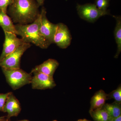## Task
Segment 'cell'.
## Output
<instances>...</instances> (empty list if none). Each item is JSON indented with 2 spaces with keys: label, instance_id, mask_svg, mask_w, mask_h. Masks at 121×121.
Listing matches in <instances>:
<instances>
[{
  "label": "cell",
  "instance_id": "obj_12",
  "mask_svg": "<svg viewBox=\"0 0 121 121\" xmlns=\"http://www.w3.org/2000/svg\"><path fill=\"white\" fill-rule=\"evenodd\" d=\"M107 94L102 90L96 92L91 99L90 110H93L101 108L105 104L107 99Z\"/></svg>",
  "mask_w": 121,
  "mask_h": 121
},
{
  "label": "cell",
  "instance_id": "obj_9",
  "mask_svg": "<svg viewBox=\"0 0 121 121\" xmlns=\"http://www.w3.org/2000/svg\"><path fill=\"white\" fill-rule=\"evenodd\" d=\"M32 78L31 83L34 89L45 90L52 89L56 84L52 76L39 72H34Z\"/></svg>",
  "mask_w": 121,
  "mask_h": 121
},
{
  "label": "cell",
  "instance_id": "obj_19",
  "mask_svg": "<svg viewBox=\"0 0 121 121\" xmlns=\"http://www.w3.org/2000/svg\"><path fill=\"white\" fill-rule=\"evenodd\" d=\"M12 1V0H0V10L7 13V8Z\"/></svg>",
  "mask_w": 121,
  "mask_h": 121
},
{
  "label": "cell",
  "instance_id": "obj_27",
  "mask_svg": "<svg viewBox=\"0 0 121 121\" xmlns=\"http://www.w3.org/2000/svg\"><path fill=\"white\" fill-rule=\"evenodd\" d=\"M56 121V120H54V121Z\"/></svg>",
  "mask_w": 121,
  "mask_h": 121
},
{
  "label": "cell",
  "instance_id": "obj_23",
  "mask_svg": "<svg viewBox=\"0 0 121 121\" xmlns=\"http://www.w3.org/2000/svg\"><path fill=\"white\" fill-rule=\"evenodd\" d=\"M0 121H10V119H8V118H7V117L6 118L5 117L4 119L0 120Z\"/></svg>",
  "mask_w": 121,
  "mask_h": 121
},
{
  "label": "cell",
  "instance_id": "obj_6",
  "mask_svg": "<svg viewBox=\"0 0 121 121\" xmlns=\"http://www.w3.org/2000/svg\"><path fill=\"white\" fill-rule=\"evenodd\" d=\"M72 39L70 33L66 25L62 23L56 24L53 43L60 48L66 49L70 45Z\"/></svg>",
  "mask_w": 121,
  "mask_h": 121
},
{
  "label": "cell",
  "instance_id": "obj_16",
  "mask_svg": "<svg viewBox=\"0 0 121 121\" xmlns=\"http://www.w3.org/2000/svg\"><path fill=\"white\" fill-rule=\"evenodd\" d=\"M102 107L107 111L112 118L121 115V104L114 102L111 104L105 103Z\"/></svg>",
  "mask_w": 121,
  "mask_h": 121
},
{
  "label": "cell",
  "instance_id": "obj_18",
  "mask_svg": "<svg viewBox=\"0 0 121 121\" xmlns=\"http://www.w3.org/2000/svg\"><path fill=\"white\" fill-rule=\"evenodd\" d=\"M110 0H95V4L96 7L101 11H107V8L109 6Z\"/></svg>",
  "mask_w": 121,
  "mask_h": 121
},
{
  "label": "cell",
  "instance_id": "obj_28",
  "mask_svg": "<svg viewBox=\"0 0 121 121\" xmlns=\"http://www.w3.org/2000/svg\"><path fill=\"white\" fill-rule=\"evenodd\" d=\"M79 121V119H78V121Z\"/></svg>",
  "mask_w": 121,
  "mask_h": 121
},
{
  "label": "cell",
  "instance_id": "obj_4",
  "mask_svg": "<svg viewBox=\"0 0 121 121\" xmlns=\"http://www.w3.org/2000/svg\"><path fill=\"white\" fill-rule=\"evenodd\" d=\"M76 9L79 17L90 23H94L99 17L109 14L107 11H103L99 10L95 4H78Z\"/></svg>",
  "mask_w": 121,
  "mask_h": 121
},
{
  "label": "cell",
  "instance_id": "obj_15",
  "mask_svg": "<svg viewBox=\"0 0 121 121\" xmlns=\"http://www.w3.org/2000/svg\"><path fill=\"white\" fill-rule=\"evenodd\" d=\"M116 20V24L114 31L115 39L117 45V51L114 58H117L121 52V17L113 16Z\"/></svg>",
  "mask_w": 121,
  "mask_h": 121
},
{
  "label": "cell",
  "instance_id": "obj_1",
  "mask_svg": "<svg viewBox=\"0 0 121 121\" xmlns=\"http://www.w3.org/2000/svg\"><path fill=\"white\" fill-rule=\"evenodd\" d=\"M39 6L35 0H12L9 13L13 22L27 24L37 19L40 13Z\"/></svg>",
  "mask_w": 121,
  "mask_h": 121
},
{
  "label": "cell",
  "instance_id": "obj_8",
  "mask_svg": "<svg viewBox=\"0 0 121 121\" xmlns=\"http://www.w3.org/2000/svg\"><path fill=\"white\" fill-rule=\"evenodd\" d=\"M40 13L41 16L40 27V32L45 40L50 45L53 43L56 24L52 23L48 20L46 16L47 12L44 8L42 9Z\"/></svg>",
  "mask_w": 121,
  "mask_h": 121
},
{
  "label": "cell",
  "instance_id": "obj_17",
  "mask_svg": "<svg viewBox=\"0 0 121 121\" xmlns=\"http://www.w3.org/2000/svg\"><path fill=\"white\" fill-rule=\"evenodd\" d=\"M113 99L115 102L119 104H121V84L118 87L116 90L112 91L107 94V99Z\"/></svg>",
  "mask_w": 121,
  "mask_h": 121
},
{
  "label": "cell",
  "instance_id": "obj_20",
  "mask_svg": "<svg viewBox=\"0 0 121 121\" xmlns=\"http://www.w3.org/2000/svg\"><path fill=\"white\" fill-rule=\"evenodd\" d=\"M9 93L0 94V111H3V108Z\"/></svg>",
  "mask_w": 121,
  "mask_h": 121
},
{
  "label": "cell",
  "instance_id": "obj_25",
  "mask_svg": "<svg viewBox=\"0 0 121 121\" xmlns=\"http://www.w3.org/2000/svg\"><path fill=\"white\" fill-rule=\"evenodd\" d=\"M5 117H0V120H2V119H4V118Z\"/></svg>",
  "mask_w": 121,
  "mask_h": 121
},
{
  "label": "cell",
  "instance_id": "obj_24",
  "mask_svg": "<svg viewBox=\"0 0 121 121\" xmlns=\"http://www.w3.org/2000/svg\"><path fill=\"white\" fill-rule=\"evenodd\" d=\"M79 121H91L86 119H79Z\"/></svg>",
  "mask_w": 121,
  "mask_h": 121
},
{
  "label": "cell",
  "instance_id": "obj_26",
  "mask_svg": "<svg viewBox=\"0 0 121 121\" xmlns=\"http://www.w3.org/2000/svg\"><path fill=\"white\" fill-rule=\"evenodd\" d=\"M29 121L28 120H26V119H24V120H21V121Z\"/></svg>",
  "mask_w": 121,
  "mask_h": 121
},
{
  "label": "cell",
  "instance_id": "obj_11",
  "mask_svg": "<svg viewBox=\"0 0 121 121\" xmlns=\"http://www.w3.org/2000/svg\"><path fill=\"white\" fill-rule=\"evenodd\" d=\"M59 64L54 59H50L40 65L36 66L32 70L31 73L34 72L42 73L53 77Z\"/></svg>",
  "mask_w": 121,
  "mask_h": 121
},
{
  "label": "cell",
  "instance_id": "obj_21",
  "mask_svg": "<svg viewBox=\"0 0 121 121\" xmlns=\"http://www.w3.org/2000/svg\"><path fill=\"white\" fill-rule=\"evenodd\" d=\"M35 0L36 1V2L39 5V6H41L43 4L45 0Z\"/></svg>",
  "mask_w": 121,
  "mask_h": 121
},
{
  "label": "cell",
  "instance_id": "obj_22",
  "mask_svg": "<svg viewBox=\"0 0 121 121\" xmlns=\"http://www.w3.org/2000/svg\"><path fill=\"white\" fill-rule=\"evenodd\" d=\"M111 121H121V115L117 117L113 118Z\"/></svg>",
  "mask_w": 121,
  "mask_h": 121
},
{
  "label": "cell",
  "instance_id": "obj_10",
  "mask_svg": "<svg viewBox=\"0 0 121 121\" xmlns=\"http://www.w3.org/2000/svg\"><path fill=\"white\" fill-rule=\"evenodd\" d=\"M21 109L19 102L13 94L10 92L3 110V112L8 113L6 117L10 119L11 117H17L20 112Z\"/></svg>",
  "mask_w": 121,
  "mask_h": 121
},
{
  "label": "cell",
  "instance_id": "obj_13",
  "mask_svg": "<svg viewBox=\"0 0 121 121\" xmlns=\"http://www.w3.org/2000/svg\"><path fill=\"white\" fill-rule=\"evenodd\" d=\"M0 26L4 32L12 33L17 35V32L11 18L7 13L0 10Z\"/></svg>",
  "mask_w": 121,
  "mask_h": 121
},
{
  "label": "cell",
  "instance_id": "obj_14",
  "mask_svg": "<svg viewBox=\"0 0 121 121\" xmlns=\"http://www.w3.org/2000/svg\"><path fill=\"white\" fill-rule=\"evenodd\" d=\"M89 113L94 121H111L113 118L103 107L90 110Z\"/></svg>",
  "mask_w": 121,
  "mask_h": 121
},
{
  "label": "cell",
  "instance_id": "obj_3",
  "mask_svg": "<svg viewBox=\"0 0 121 121\" xmlns=\"http://www.w3.org/2000/svg\"><path fill=\"white\" fill-rule=\"evenodd\" d=\"M2 70L7 82L13 90L31 83L32 78L31 73H28L20 68Z\"/></svg>",
  "mask_w": 121,
  "mask_h": 121
},
{
  "label": "cell",
  "instance_id": "obj_7",
  "mask_svg": "<svg viewBox=\"0 0 121 121\" xmlns=\"http://www.w3.org/2000/svg\"><path fill=\"white\" fill-rule=\"evenodd\" d=\"M5 39L3 50L0 56V62L5 56L13 52L17 48L25 42L22 39H19L17 35L12 33L4 32Z\"/></svg>",
  "mask_w": 121,
  "mask_h": 121
},
{
  "label": "cell",
  "instance_id": "obj_2",
  "mask_svg": "<svg viewBox=\"0 0 121 121\" xmlns=\"http://www.w3.org/2000/svg\"><path fill=\"white\" fill-rule=\"evenodd\" d=\"M41 16L39 13L37 19L30 24H20L15 25L17 35L26 43H33L43 49H46L49 44L41 35L40 30Z\"/></svg>",
  "mask_w": 121,
  "mask_h": 121
},
{
  "label": "cell",
  "instance_id": "obj_5",
  "mask_svg": "<svg viewBox=\"0 0 121 121\" xmlns=\"http://www.w3.org/2000/svg\"><path fill=\"white\" fill-rule=\"evenodd\" d=\"M31 47L30 43H25L9 54L0 62L2 69H13L20 68L21 56L24 52Z\"/></svg>",
  "mask_w": 121,
  "mask_h": 121
}]
</instances>
